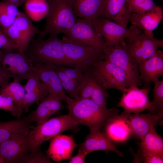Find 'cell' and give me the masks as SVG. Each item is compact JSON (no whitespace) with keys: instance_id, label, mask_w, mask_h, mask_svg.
Instances as JSON below:
<instances>
[{"instance_id":"1","label":"cell","mask_w":163,"mask_h":163,"mask_svg":"<svg viewBox=\"0 0 163 163\" xmlns=\"http://www.w3.org/2000/svg\"><path fill=\"white\" fill-rule=\"evenodd\" d=\"M67 108L69 110L68 115L72 119L88 126L89 129H103L119 113L117 108L102 107L90 98H72L67 104Z\"/></svg>"},{"instance_id":"2","label":"cell","mask_w":163,"mask_h":163,"mask_svg":"<svg viewBox=\"0 0 163 163\" xmlns=\"http://www.w3.org/2000/svg\"><path fill=\"white\" fill-rule=\"evenodd\" d=\"M24 53L33 63L51 66H70L64 53L62 40L56 34H50L46 40L33 39Z\"/></svg>"},{"instance_id":"3","label":"cell","mask_w":163,"mask_h":163,"mask_svg":"<svg viewBox=\"0 0 163 163\" xmlns=\"http://www.w3.org/2000/svg\"><path fill=\"white\" fill-rule=\"evenodd\" d=\"M47 2L49 8L46 23L38 35V39L49 34H65L77 20L69 0H50Z\"/></svg>"},{"instance_id":"4","label":"cell","mask_w":163,"mask_h":163,"mask_svg":"<svg viewBox=\"0 0 163 163\" xmlns=\"http://www.w3.org/2000/svg\"><path fill=\"white\" fill-rule=\"evenodd\" d=\"M79 124L67 114L50 118L35 126H33L27 134L29 152L66 130L77 131Z\"/></svg>"},{"instance_id":"5","label":"cell","mask_w":163,"mask_h":163,"mask_svg":"<svg viewBox=\"0 0 163 163\" xmlns=\"http://www.w3.org/2000/svg\"><path fill=\"white\" fill-rule=\"evenodd\" d=\"M62 40L64 52L70 67L78 69L84 74L88 71L95 62L104 59L103 52L66 36Z\"/></svg>"},{"instance_id":"6","label":"cell","mask_w":163,"mask_h":163,"mask_svg":"<svg viewBox=\"0 0 163 163\" xmlns=\"http://www.w3.org/2000/svg\"><path fill=\"white\" fill-rule=\"evenodd\" d=\"M105 90L115 89L122 91L131 86L125 72L117 66L104 60L95 62L88 71Z\"/></svg>"},{"instance_id":"7","label":"cell","mask_w":163,"mask_h":163,"mask_svg":"<svg viewBox=\"0 0 163 163\" xmlns=\"http://www.w3.org/2000/svg\"><path fill=\"white\" fill-rule=\"evenodd\" d=\"M104 60L114 64L127 75L131 86L142 85L139 73V64L128 51L124 41L111 47H107L104 52Z\"/></svg>"},{"instance_id":"8","label":"cell","mask_w":163,"mask_h":163,"mask_svg":"<svg viewBox=\"0 0 163 163\" xmlns=\"http://www.w3.org/2000/svg\"><path fill=\"white\" fill-rule=\"evenodd\" d=\"M2 30L17 47L18 52L21 53H24L34 37L41 31L27 15L20 11L13 23Z\"/></svg>"},{"instance_id":"9","label":"cell","mask_w":163,"mask_h":163,"mask_svg":"<svg viewBox=\"0 0 163 163\" xmlns=\"http://www.w3.org/2000/svg\"><path fill=\"white\" fill-rule=\"evenodd\" d=\"M98 33L104 40L107 47H112L142 32L132 25L129 28L123 27L106 18L90 20Z\"/></svg>"},{"instance_id":"10","label":"cell","mask_w":163,"mask_h":163,"mask_svg":"<svg viewBox=\"0 0 163 163\" xmlns=\"http://www.w3.org/2000/svg\"><path fill=\"white\" fill-rule=\"evenodd\" d=\"M65 34L72 40L104 53L107 48L103 38L88 19H77L72 27Z\"/></svg>"},{"instance_id":"11","label":"cell","mask_w":163,"mask_h":163,"mask_svg":"<svg viewBox=\"0 0 163 163\" xmlns=\"http://www.w3.org/2000/svg\"><path fill=\"white\" fill-rule=\"evenodd\" d=\"M0 66L9 73L14 79L27 80L34 72L33 63L24 53L11 50H2Z\"/></svg>"},{"instance_id":"12","label":"cell","mask_w":163,"mask_h":163,"mask_svg":"<svg viewBox=\"0 0 163 163\" xmlns=\"http://www.w3.org/2000/svg\"><path fill=\"white\" fill-rule=\"evenodd\" d=\"M150 88H139L138 87L131 86L123 91V94L117 106L124 109L127 114L138 113L148 110L152 113H157L150 102L148 94Z\"/></svg>"},{"instance_id":"13","label":"cell","mask_w":163,"mask_h":163,"mask_svg":"<svg viewBox=\"0 0 163 163\" xmlns=\"http://www.w3.org/2000/svg\"><path fill=\"white\" fill-rule=\"evenodd\" d=\"M126 43L129 52L139 64L152 56L158 47H163L162 40L155 38L144 31L127 39Z\"/></svg>"},{"instance_id":"14","label":"cell","mask_w":163,"mask_h":163,"mask_svg":"<svg viewBox=\"0 0 163 163\" xmlns=\"http://www.w3.org/2000/svg\"><path fill=\"white\" fill-rule=\"evenodd\" d=\"M28 134H14L0 144V156L5 163H21L30 152Z\"/></svg>"},{"instance_id":"15","label":"cell","mask_w":163,"mask_h":163,"mask_svg":"<svg viewBox=\"0 0 163 163\" xmlns=\"http://www.w3.org/2000/svg\"><path fill=\"white\" fill-rule=\"evenodd\" d=\"M56 68L52 66L43 64L33 63V70L39 79L47 87L49 93L58 97L62 102L69 103L72 98L66 94L60 79L56 72Z\"/></svg>"},{"instance_id":"16","label":"cell","mask_w":163,"mask_h":163,"mask_svg":"<svg viewBox=\"0 0 163 163\" xmlns=\"http://www.w3.org/2000/svg\"><path fill=\"white\" fill-rule=\"evenodd\" d=\"M163 111L155 113L129 114L127 117L132 135L141 140L153 127L162 125Z\"/></svg>"},{"instance_id":"17","label":"cell","mask_w":163,"mask_h":163,"mask_svg":"<svg viewBox=\"0 0 163 163\" xmlns=\"http://www.w3.org/2000/svg\"><path fill=\"white\" fill-rule=\"evenodd\" d=\"M89 129V133L86 136L78 149L87 154L95 151L103 150L106 152H113L120 156H123V153L117 148L107 133L101 132L99 129Z\"/></svg>"},{"instance_id":"18","label":"cell","mask_w":163,"mask_h":163,"mask_svg":"<svg viewBox=\"0 0 163 163\" xmlns=\"http://www.w3.org/2000/svg\"><path fill=\"white\" fill-rule=\"evenodd\" d=\"M78 145L75 142L73 136L60 134L51 139L46 151L47 155L54 161L58 162L69 159Z\"/></svg>"},{"instance_id":"19","label":"cell","mask_w":163,"mask_h":163,"mask_svg":"<svg viewBox=\"0 0 163 163\" xmlns=\"http://www.w3.org/2000/svg\"><path fill=\"white\" fill-rule=\"evenodd\" d=\"M139 72L142 82L147 85L151 82L154 84L163 76V52L157 50L150 57L139 64Z\"/></svg>"},{"instance_id":"20","label":"cell","mask_w":163,"mask_h":163,"mask_svg":"<svg viewBox=\"0 0 163 163\" xmlns=\"http://www.w3.org/2000/svg\"><path fill=\"white\" fill-rule=\"evenodd\" d=\"M66 108L58 97L53 94L49 93L40 102L36 109L27 117L30 123L35 122L38 125L52 116L59 113L61 110Z\"/></svg>"},{"instance_id":"21","label":"cell","mask_w":163,"mask_h":163,"mask_svg":"<svg viewBox=\"0 0 163 163\" xmlns=\"http://www.w3.org/2000/svg\"><path fill=\"white\" fill-rule=\"evenodd\" d=\"M73 11L80 18L94 20L105 17V0H69Z\"/></svg>"},{"instance_id":"22","label":"cell","mask_w":163,"mask_h":163,"mask_svg":"<svg viewBox=\"0 0 163 163\" xmlns=\"http://www.w3.org/2000/svg\"><path fill=\"white\" fill-rule=\"evenodd\" d=\"M131 13L126 0H105V17L118 24L126 27Z\"/></svg>"},{"instance_id":"23","label":"cell","mask_w":163,"mask_h":163,"mask_svg":"<svg viewBox=\"0 0 163 163\" xmlns=\"http://www.w3.org/2000/svg\"><path fill=\"white\" fill-rule=\"evenodd\" d=\"M162 18V9L157 6L153 9L142 14L132 13L129 21L142 31L144 30L149 35L153 36V30Z\"/></svg>"},{"instance_id":"24","label":"cell","mask_w":163,"mask_h":163,"mask_svg":"<svg viewBox=\"0 0 163 163\" xmlns=\"http://www.w3.org/2000/svg\"><path fill=\"white\" fill-rule=\"evenodd\" d=\"M129 114L123 112L109 121L103 129L111 139L122 141L126 140L131 134L127 117Z\"/></svg>"},{"instance_id":"25","label":"cell","mask_w":163,"mask_h":163,"mask_svg":"<svg viewBox=\"0 0 163 163\" xmlns=\"http://www.w3.org/2000/svg\"><path fill=\"white\" fill-rule=\"evenodd\" d=\"M30 123L27 117L0 122V144L14 134H28L33 126Z\"/></svg>"},{"instance_id":"26","label":"cell","mask_w":163,"mask_h":163,"mask_svg":"<svg viewBox=\"0 0 163 163\" xmlns=\"http://www.w3.org/2000/svg\"><path fill=\"white\" fill-rule=\"evenodd\" d=\"M141 140L138 153L163 152V139L157 133L154 127H152Z\"/></svg>"},{"instance_id":"27","label":"cell","mask_w":163,"mask_h":163,"mask_svg":"<svg viewBox=\"0 0 163 163\" xmlns=\"http://www.w3.org/2000/svg\"><path fill=\"white\" fill-rule=\"evenodd\" d=\"M25 91L24 86L20 81H13L5 85L1 90L0 93L8 95L12 99L17 111V116L20 118L24 109V103Z\"/></svg>"},{"instance_id":"28","label":"cell","mask_w":163,"mask_h":163,"mask_svg":"<svg viewBox=\"0 0 163 163\" xmlns=\"http://www.w3.org/2000/svg\"><path fill=\"white\" fill-rule=\"evenodd\" d=\"M24 3L26 12L32 20L38 21L46 17L49 8L46 0H26Z\"/></svg>"},{"instance_id":"29","label":"cell","mask_w":163,"mask_h":163,"mask_svg":"<svg viewBox=\"0 0 163 163\" xmlns=\"http://www.w3.org/2000/svg\"><path fill=\"white\" fill-rule=\"evenodd\" d=\"M15 5L5 1H0V26L7 28L14 22L19 11Z\"/></svg>"},{"instance_id":"30","label":"cell","mask_w":163,"mask_h":163,"mask_svg":"<svg viewBox=\"0 0 163 163\" xmlns=\"http://www.w3.org/2000/svg\"><path fill=\"white\" fill-rule=\"evenodd\" d=\"M49 92L45 85L43 82L33 91L25 93L24 98V109L26 112L33 104L41 102L47 96Z\"/></svg>"},{"instance_id":"31","label":"cell","mask_w":163,"mask_h":163,"mask_svg":"<svg viewBox=\"0 0 163 163\" xmlns=\"http://www.w3.org/2000/svg\"><path fill=\"white\" fill-rule=\"evenodd\" d=\"M54 70L60 79L64 90L72 98L78 99L79 96L77 92L78 86L64 73L60 66L57 67Z\"/></svg>"},{"instance_id":"32","label":"cell","mask_w":163,"mask_h":163,"mask_svg":"<svg viewBox=\"0 0 163 163\" xmlns=\"http://www.w3.org/2000/svg\"><path fill=\"white\" fill-rule=\"evenodd\" d=\"M132 13L142 14L155 8L157 5L153 0H126Z\"/></svg>"},{"instance_id":"33","label":"cell","mask_w":163,"mask_h":163,"mask_svg":"<svg viewBox=\"0 0 163 163\" xmlns=\"http://www.w3.org/2000/svg\"><path fill=\"white\" fill-rule=\"evenodd\" d=\"M84 74L85 78L78 86L77 92L79 98H90L94 87V79L89 71Z\"/></svg>"},{"instance_id":"34","label":"cell","mask_w":163,"mask_h":163,"mask_svg":"<svg viewBox=\"0 0 163 163\" xmlns=\"http://www.w3.org/2000/svg\"><path fill=\"white\" fill-rule=\"evenodd\" d=\"M94 88L90 99L100 106L106 108L108 93L94 78Z\"/></svg>"},{"instance_id":"35","label":"cell","mask_w":163,"mask_h":163,"mask_svg":"<svg viewBox=\"0 0 163 163\" xmlns=\"http://www.w3.org/2000/svg\"><path fill=\"white\" fill-rule=\"evenodd\" d=\"M51 163L50 157L45 155L40 148H37L34 151L27 153L24 157L21 163Z\"/></svg>"},{"instance_id":"36","label":"cell","mask_w":163,"mask_h":163,"mask_svg":"<svg viewBox=\"0 0 163 163\" xmlns=\"http://www.w3.org/2000/svg\"><path fill=\"white\" fill-rule=\"evenodd\" d=\"M155 84L153 92L154 99L151 103L156 113L163 111V80Z\"/></svg>"},{"instance_id":"37","label":"cell","mask_w":163,"mask_h":163,"mask_svg":"<svg viewBox=\"0 0 163 163\" xmlns=\"http://www.w3.org/2000/svg\"><path fill=\"white\" fill-rule=\"evenodd\" d=\"M135 162L160 163L163 162V152L135 155Z\"/></svg>"},{"instance_id":"38","label":"cell","mask_w":163,"mask_h":163,"mask_svg":"<svg viewBox=\"0 0 163 163\" xmlns=\"http://www.w3.org/2000/svg\"><path fill=\"white\" fill-rule=\"evenodd\" d=\"M60 67L64 73L78 87L85 78V74L77 68H69L62 66H60Z\"/></svg>"},{"instance_id":"39","label":"cell","mask_w":163,"mask_h":163,"mask_svg":"<svg viewBox=\"0 0 163 163\" xmlns=\"http://www.w3.org/2000/svg\"><path fill=\"white\" fill-rule=\"evenodd\" d=\"M0 109L10 111L13 116H17V111L13 100L8 95L0 93Z\"/></svg>"},{"instance_id":"40","label":"cell","mask_w":163,"mask_h":163,"mask_svg":"<svg viewBox=\"0 0 163 163\" xmlns=\"http://www.w3.org/2000/svg\"><path fill=\"white\" fill-rule=\"evenodd\" d=\"M0 49L18 51L17 47L12 43L4 34L0 26Z\"/></svg>"},{"instance_id":"41","label":"cell","mask_w":163,"mask_h":163,"mask_svg":"<svg viewBox=\"0 0 163 163\" xmlns=\"http://www.w3.org/2000/svg\"><path fill=\"white\" fill-rule=\"evenodd\" d=\"M27 80L26 84L24 86L26 92L33 91L38 87L42 82L34 72Z\"/></svg>"},{"instance_id":"42","label":"cell","mask_w":163,"mask_h":163,"mask_svg":"<svg viewBox=\"0 0 163 163\" xmlns=\"http://www.w3.org/2000/svg\"><path fill=\"white\" fill-rule=\"evenodd\" d=\"M10 78H12L11 74L0 66V92L2 89L9 83Z\"/></svg>"},{"instance_id":"43","label":"cell","mask_w":163,"mask_h":163,"mask_svg":"<svg viewBox=\"0 0 163 163\" xmlns=\"http://www.w3.org/2000/svg\"><path fill=\"white\" fill-rule=\"evenodd\" d=\"M88 154L85 152L78 149V153L75 156L71 157L69 159V163H85V158Z\"/></svg>"},{"instance_id":"44","label":"cell","mask_w":163,"mask_h":163,"mask_svg":"<svg viewBox=\"0 0 163 163\" xmlns=\"http://www.w3.org/2000/svg\"><path fill=\"white\" fill-rule=\"evenodd\" d=\"M5 161L3 158L0 156V163H5Z\"/></svg>"},{"instance_id":"45","label":"cell","mask_w":163,"mask_h":163,"mask_svg":"<svg viewBox=\"0 0 163 163\" xmlns=\"http://www.w3.org/2000/svg\"><path fill=\"white\" fill-rule=\"evenodd\" d=\"M2 50H0V61L2 57Z\"/></svg>"},{"instance_id":"46","label":"cell","mask_w":163,"mask_h":163,"mask_svg":"<svg viewBox=\"0 0 163 163\" xmlns=\"http://www.w3.org/2000/svg\"><path fill=\"white\" fill-rule=\"evenodd\" d=\"M46 0L47 1H49L50 0Z\"/></svg>"},{"instance_id":"47","label":"cell","mask_w":163,"mask_h":163,"mask_svg":"<svg viewBox=\"0 0 163 163\" xmlns=\"http://www.w3.org/2000/svg\"><path fill=\"white\" fill-rule=\"evenodd\" d=\"M3 0H2V1H3Z\"/></svg>"}]
</instances>
